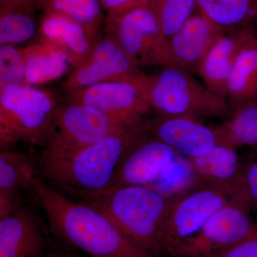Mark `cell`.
Instances as JSON below:
<instances>
[{
	"label": "cell",
	"instance_id": "cell-9",
	"mask_svg": "<svg viewBox=\"0 0 257 257\" xmlns=\"http://www.w3.org/2000/svg\"><path fill=\"white\" fill-rule=\"evenodd\" d=\"M241 188L199 184L174 199L160 230L163 251L197 233Z\"/></svg>",
	"mask_w": 257,
	"mask_h": 257
},
{
	"label": "cell",
	"instance_id": "cell-18",
	"mask_svg": "<svg viewBox=\"0 0 257 257\" xmlns=\"http://www.w3.org/2000/svg\"><path fill=\"white\" fill-rule=\"evenodd\" d=\"M36 164L25 154L2 150L0 153V218L23 205L22 189L29 191L36 176Z\"/></svg>",
	"mask_w": 257,
	"mask_h": 257
},
{
	"label": "cell",
	"instance_id": "cell-35",
	"mask_svg": "<svg viewBox=\"0 0 257 257\" xmlns=\"http://www.w3.org/2000/svg\"><path fill=\"white\" fill-rule=\"evenodd\" d=\"M253 20H254L255 23L257 27V5L256 8V11H255L254 17H253Z\"/></svg>",
	"mask_w": 257,
	"mask_h": 257
},
{
	"label": "cell",
	"instance_id": "cell-14",
	"mask_svg": "<svg viewBox=\"0 0 257 257\" xmlns=\"http://www.w3.org/2000/svg\"><path fill=\"white\" fill-rule=\"evenodd\" d=\"M224 30L203 13L193 14L169 38L176 66L190 72L198 66Z\"/></svg>",
	"mask_w": 257,
	"mask_h": 257
},
{
	"label": "cell",
	"instance_id": "cell-34",
	"mask_svg": "<svg viewBox=\"0 0 257 257\" xmlns=\"http://www.w3.org/2000/svg\"><path fill=\"white\" fill-rule=\"evenodd\" d=\"M152 0H140V5H150Z\"/></svg>",
	"mask_w": 257,
	"mask_h": 257
},
{
	"label": "cell",
	"instance_id": "cell-33",
	"mask_svg": "<svg viewBox=\"0 0 257 257\" xmlns=\"http://www.w3.org/2000/svg\"><path fill=\"white\" fill-rule=\"evenodd\" d=\"M43 257H79L76 253L63 250L55 249L45 253Z\"/></svg>",
	"mask_w": 257,
	"mask_h": 257
},
{
	"label": "cell",
	"instance_id": "cell-19",
	"mask_svg": "<svg viewBox=\"0 0 257 257\" xmlns=\"http://www.w3.org/2000/svg\"><path fill=\"white\" fill-rule=\"evenodd\" d=\"M189 160L199 184L241 187L243 164L234 147L218 144L207 153Z\"/></svg>",
	"mask_w": 257,
	"mask_h": 257
},
{
	"label": "cell",
	"instance_id": "cell-36",
	"mask_svg": "<svg viewBox=\"0 0 257 257\" xmlns=\"http://www.w3.org/2000/svg\"><path fill=\"white\" fill-rule=\"evenodd\" d=\"M92 257H114V256H92Z\"/></svg>",
	"mask_w": 257,
	"mask_h": 257
},
{
	"label": "cell",
	"instance_id": "cell-17",
	"mask_svg": "<svg viewBox=\"0 0 257 257\" xmlns=\"http://www.w3.org/2000/svg\"><path fill=\"white\" fill-rule=\"evenodd\" d=\"M251 31L223 34L198 66L197 71L206 86L215 95L226 100L228 81L238 53Z\"/></svg>",
	"mask_w": 257,
	"mask_h": 257
},
{
	"label": "cell",
	"instance_id": "cell-12",
	"mask_svg": "<svg viewBox=\"0 0 257 257\" xmlns=\"http://www.w3.org/2000/svg\"><path fill=\"white\" fill-rule=\"evenodd\" d=\"M177 155L178 152L145 128L121 157L111 187L150 186L169 168Z\"/></svg>",
	"mask_w": 257,
	"mask_h": 257
},
{
	"label": "cell",
	"instance_id": "cell-16",
	"mask_svg": "<svg viewBox=\"0 0 257 257\" xmlns=\"http://www.w3.org/2000/svg\"><path fill=\"white\" fill-rule=\"evenodd\" d=\"M39 20L40 41L58 49L74 67L90 53L93 45L87 32L72 19L61 13L46 11Z\"/></svg>",
	"mask_w": 257,
	"mask_h": 257
},
{
	"label": "cell",
	"instance_id": "cell-15",
	"mask_svg": "<svg viewBox=\"0 0 257 257\" xmlns=\"http://www.w3.org/2000/svg\"><path fill=\"white\" fill-rule=\"evenodd\" d=\"M45 243L41 223L24 204L0 218V257H43Z\"/></svg>",
	"mask_w": 257,
	"mask_h": 257
},
{
	"label": "cell",
	"instance_id": "cell-23",
	"mask_svg": "<svg viewBox=\"0 0 257 257\" xmlns=\"http://www.w3.org/2000/svg\"><path fill=\"white\" fill-rule=\"evenodd\" d=\"M100 0H37V10L61 13L84 29L93 46L101 38L106 18Z\"/></svg>",
	"mask_w": 257,
	"mask_h": 257
},
{
	"label": "cell",
	"instance_id": "cell-5",
	"mask_svg": "<svg viewBox=\"0 0 257 257\" xmlns=\"http://www.w3.org/2000/svg\"><path fill=\"white\" fill-rule=\"evenodd\" d=\"M58 106L50 93L32 86L0 91L2 150L19 143L43 147Z\"/></svg>",
	"mask_w": 257,
	"mask_h": 257
},
{
	"label": "cell",
	"instance_id": "cell-8",
	"mask_svg": "<svg viewBox=\"0 0 257 257\" xmlns=\"http://www.w3.org/2000/svg\"><path fill=\"white\" fill-rule=\"evenodd\" d=\"M106 34L117 42L138 66L175 65L169 39L151 5H140L113 18H106Z\"/></svg>",
	"mask_w": 257,
	"mask_h": 257
},
{
	"label": "cell",
	"instance_id": "cell-24",
	"mask_svg": "<svg viewBox=\"0 0 257 257\" xmlns=\"http://www.w3.org/2000/svg\"><path fill=\"white\" fill-rule=\"evenodd\" d=\"M34 8L0 6V45H15L39 35L40 20Z\"/></svg>",
	"mask_w": 257,
	"mask_h": 257
},
{
	"label": "cell",
	"instance_id": "cell-28",
	"mask_svg": "<svg viewBox=\"0 0 257 257\" xmlns=\"http://www.w3.org/2000/svg\"><path fill=\"white\" fill-rule=\"evenodd\" d=\"M25 61L22 49L0 46V91L25 85Z\"/></svg>",
	"mask_w": 257,
	"mask_h": 257
},
{
	"label": "cell",
	"instance_id": "cell-21",
	"mask_svg": "<svg viewBox=\"0 0 257 257\" xmlns=\"http://www.w3.org/2000/svg\"><path fill=\"white\" fill-rule=\"evenodd\" d=\"M25 61V85L45 84L68 72L69 60L56 47L40 41L22 48Z\"/></svg>",
	"mask_w": 257,
	"mask_h": 257
},
{
	"label": "cell",
	"instance_id": "cell-26",
	"mask_svg": "<svg viewBox=\"0 0 257 257\" xmlns=\"http://www.w3.org/2000/svg\"><path fill=\"white\" fill-rule=\"evenodd\" d=\"M199 184L189 159L178 153L169 168L149 187L174 199Z\"/></svg>",
	"mask_w": 257,
	"mask_h": 257
},
{
	"label": "cell",
	"instance_id": "cell-27",
	"mask_svg": "<svg viewBox=\"0 0 257 257\" xmlns=\"http://www.w3.org/2000/svg\"><path fill=\"white\" fill-rule=\"evenodd\" d=\"M162 31L170 38L193 15L197 0H152Z\"/></svg>",
	"mask_w": 257,
	"mask_h": 257
},
{
	"label": "cell",
	"instance_id": "cell-10",
	"mask_svg": "<svg viewBox=\"0 0 257 257\" xmlns=\"http://www.w3.org/2000/svg\"><path fill=\"white\" fill-rule=\"evenodd\" d=\"M66 94L68 104L89 106L126 127L145 124L144 119L152 109L132 82L100 83Z\"/></svg>",
	"mask_w": 257,
	"mask_h": 257
},
{
	"label": "cell",
	"instance_id": "cell-29",
	"mask_svg": "<svg viewBox=\"0 0 257 257\" xmlns=\"http://www.w3.org/2000/svg\"><path fill=\"white\" fill-rule=\"evenodd\" d=\"M241 191L247 199L253 217L257 221V155L243 165Z\"/></svg>",
	"mask_w": 257,
	"mask_h": 257
},
{
	"label": "cell",
	"instance_id": "cell-32",
	"mask_svg": "<svg viewBox=\"0 0 257 257\" xmlns=\"http://www.w3.org/2000/svg\"><path fill=\"white\" fill-rule=\"evenodd\" d=\"M37 0H0V6L29 7L36 9Z\"/></svg>",
	"mask_w": 257,
	"mask_h": 257
},
{
	"label": "cell",
	"instance_id": "cell-7",
	"mask_svg": "<svg viewBox=\"0 0 257 257\" xmlns=\"http://www.w3.org/2000/svg\"><path fill=\"white\" fill-rule=\"evenodd\" d=\"M123 127L89 106H59L37 161L69 158Z\"/></svg>",
	"mask_w": 257,
	"mask_h": 257
},
{
	"label": "cell",
	"instance_id": "cell-13",
	"mask_svg": "<svg viewBox=\"0 0 257 257\" xmlns=\"http://www.w3.org/2000/svg\"><path fill=\"white\" fill-rule=\"evenodd\" d=\"M144 126L149 133L182 156L194 158L210 151L219 144L214 128L192 116L162 115Z\"/></svg>",
	"mask_w": 257,
	"mask_h": 257
},
{
	"label": "cell",
	"instance_id": "cell-11",
	"mask_svg": "<svg viewBox=\"0 0 257 257\" xmlns=\"http://www.w3.org/2000/svg\"><path fill=\"white\" fill-rule=\"evenodd\" d=\"M140 66L117 42L106 34L93 46L89 55L67 76L65 92L109 82H131L140 73Z\"/></svg>",
	"mask_w": 257,
	"mask_h": 257
},
{
	"label": "cell",
	"instance_id": "cell-30",
	"mask_svg": "<svg viewBox=\"0 0 257 257\" xmlns=\"http://www.w3.org/2000/svg\"><path fill=\"white\" fill-rule=\"evenodd\" d=\"M103 8L107 12L106 18H113L140 6V0H100Z\"/></svg>",
	"mask_w": 257,
	"mask_h": 257
},
{
	"label": "cell",
	"instance_id": "cell-3",
	"mask_svg": "<svg viewBox=\"0 0 257 257\" xmlns=\"http://www.w3.org/2000/svg\"><path fill=\"white\" fill-rule=\"evenodd\" d=\"M104 214L128 239L158 256L161 228L173 199L149 186L110 187L80 199Z\"/></svg>",
	"mask_w": 257,
	"mask_h": 257
},
{
	"label": "cell",
	"instance_id": "cell-2",
	"mask_svg": "<svg viewBox=\"0 0 257 257\" xmlns=\"http://www.w3.org/2000/svg\"><path fill=\"white\" fill-rule=\"evenodd\" d=\"M145 130L144 124L123 127L69 158L37 161L36 175L53 188L79 200L102 192L110 188L121 157Z\"/></svg>",
	"mask_w": 257,
	"mask_h": 257
},
{
	"label": "cell",
	"instance_id": "cell-20",
	"mask_svg": "<svg viewBox=\"0 0 257 257\" xmlns=\"http://www.w3.org/2000/svg\"><path fill=\"white\" fill-rule=\"evenodd\" d=\"M257 95V37L251 32L240 49L231 71L226 101L230 109Z\"/></svg>",
	"mask_w": 257,
	"mask_h": 257
},
{
	"label": "cell",
	"instance_id": "cell-22",
	"mask_svg": "<svg viewBox=\"0 0 257 257\" xmlns=\"http://www.w3.org/2000/svg\"><path fill=\"white\" fill-rule=\"evenodd\" d=\"M214 128L219 144L257 149V95L235 108L222 124Z\"/></svg>",
	"mask_w": 257,
	"mask_h": 257
},
{
	"label": "cell",
	"instance_id": "cell-6",
	"mask_svg": "<svg viewBox=\"0 0 257 257\" xmlns=\"http://www.w3.org/2000/svg\"><path fill=\"white\" fill-rule=\"evenodd\" d=\"M257 233V221L239 191L201 229L166 251L171 257H220Z\"/></svg>",
	"mask_w": 257,
	"mask_h": 257
},
{
	"label": "cell",
	"instance_id": "cell-4",
	"mask_svg": "<svg viewBox=\"0 0 257 257\" xmlns=\"http://www.w3.org/2000/svg\"><path fill=\"white\" fill-rule=\"evenodd\" d=\"M131 82L162 115L224 119L231 114L227 101L178 66H166L155 74L140 72Z\"/></svg>",
	"mask_w": 257,
	"mask_h": 257
},
{
	"label": "cell",
	"instance_id": "cell-1",
	"mask_svg": "<svg viewBox=\"0 0 257 257\" xmlns=\"http://www.w3.org/2000/svg\"><path fill=\"white\" fill-rule=\"evenodd\" d=\"M29 191L45 211L52 231L72 247L91 256L157 257L128 239L95 207L74 202L38 176Z\"/></svg>",
	"mask_w": 257,
	"mask_h": 257
},
{
	"label": "cell",
	"instance_id": "cell-31",
	"mask_svg": "<svg viewBox=\"0 0 257 257\" xmlns=\"http://www.w3.org/2000/svg\"><path fill=\"white\" fill-rule=\"evenodd\" d=\"M220 257H257V233Z\"/></svg>",
	"mask_w": 257,
	"mask_h": 257
},
{
	"label": "cell",
	"instance_id": "cell-25",
	"mask_svg": "<svg viewBox=\"0 0 257 257\" xmlns=\"http://www.w3.org/2000/svg\"><path fill=\"white\" fill-rule=\"evenodd\" d=\"M201 13L221 28L253 19L257 0H197Z\"/></svg>",
	"mask_w": 257,
	"mask_h": 257
}]
</instances>
